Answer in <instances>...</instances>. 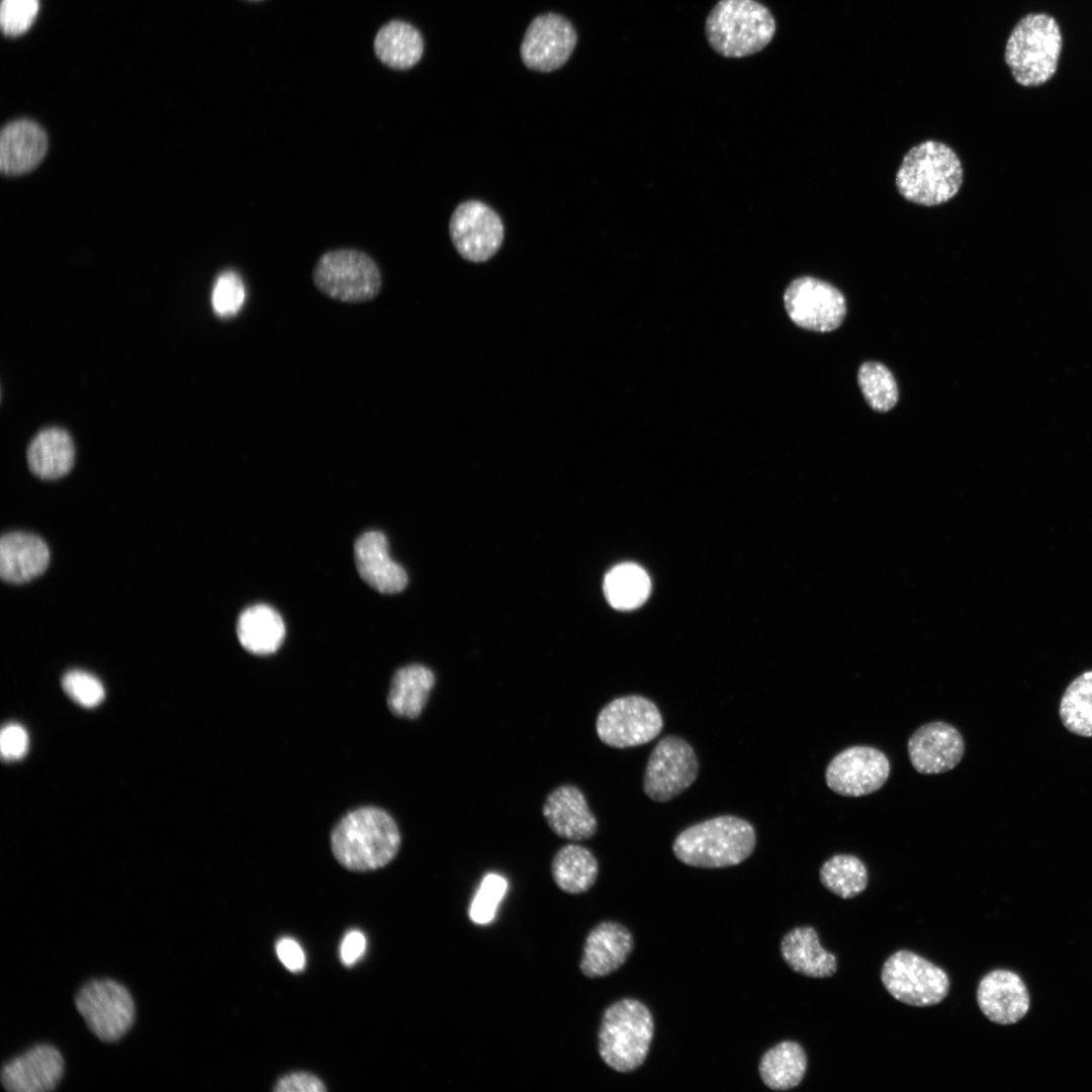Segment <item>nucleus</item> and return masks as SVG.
I'll use <instances>...</instances> for the list:
<instances>
[{
	"label": "nucleus",
	"instance_id": "nucleus-1",
	"mask_svg": "<svg viewBox=\"0 0 1092 1092\" xmlns=\"http://www.w3.org/2000/svg\"><path fill=\"white\" fill-rule=\"evenodd\" d=\"M400 841L394 819L385 810L371 806L350 811L331 833L334 856L355 872L384 867L398 852Z\"/></svg>",
	"mask_w": 1092,
	"mask_h": 1092
},
{
	"label": "nucleus",
	"instance_id": "nucleus-2",
	"mask_svg": "<svg viewBox=\"0 0 1092 1092\" xmlns=\"http://www.w3.org/2000/svg\"><path fill=\"white\" fill-rule=\"evenodd\" d=\"M963 184V167L943 143L925 141L904 156L896 175L899 193L908 201L934 206L950 200Z\"/></svg>",
	"mask_w": 1092,
	"mask_h": 1092
},
{
	"label": "nucleus",
	"instance_id": "nucleus-3",
	"mask_svg": "<svg viewBox=\"0 0 1092 1092\" xmlns=\"http://www.w3.org/2000/svg\"><path fill=\"white\" fill-rule=\"evenodd\" d=\"M755 846L753 826L735 816H718L692 825L673 842V853L681 862L705 869L735 866L745 860Z\"/></svg>",
	"mask_w": 1092,
	"mask_h": 1092
},
{
	"label": "nucleus",
	"instance_id": "nucleus-4",
	"mask_svg": "<svg viewBox=\"0 0 1092 1092\" xmlns=\"http://www.w3.org/2000/svg\"><path fill=\"white\" fill-rule=\"evenodd\" d=\"M776 29L771 12L756 0H719L705 23L710 47L724 58H743L762 51Z\"/></svg>",
	"mask_w": 1092,
	"mask_h": 1092
},
{
	"label": "nucleus",
	"instance_id": "nucleus-5",
	"mask_svg": "<svg viewBox=\"0 0 1092 1092\" xmlns=\"http://www.w3.org/2000/svg\"><path fill=\"white\" fill-rule=\"evenodd\" d=\"M1062 34L1054 17L1028 14L1012 29L1005 47V62L1014 80L1024 87L1046 83L1056 73Z\"/></svg>",
	"mask_w": 1092,
	"mask_h": 1092
},
{
	"label": "nucleus",
	"instance_id": "nucleus-6",
	"mask_svg": "<svg viewBox=\"0 0 1092 1092\" xmlns=\"http://www.w3.org/2000/svg\"><path fill=\"white\" fill-rule=\"evenodd\" d=\"M653 1031V1018L648 1008L636 999H621L611 1004L602 1016L599 1054L613 1070L631 1072L644 1063Z\"/></svg>",
	"mask_w": 1092,
	"mask_h": 1092
},
{
	"label": "nucleus",
	"instance_id": "nucleus-7",
	"mask_svg": "<svg viewBox=\"0 0 1092 1092\" xmlns=\"http://www.w3.org/2000/svg\"><path fill=\"white\" fill-rule=\"evenodd\" d=\"M311 278L320 292L344 303L370 301L382 287L381 272L374 259L351 248L324 253L314 264Z\"/></svg>",
	"mask_w": 1092,
	"mask_h": 1092
},
{
	"label": "nucleus",
	"instance_id": "nucleus-8",
	"mask_svg": "<svg viewBox=\"0 0 1092 1092\" xmlns=\"http://www.w3.org/2000/svg\"><path fill=\"white\" fill-rule=\"evenodd\" d=\"M881 980L892 997L916 1007L940 1003L950 985L942 969L907 949L898 950L885 961Z\"/></svg>",
	"mask_w": 1092,
	"mask_h": 1092
},
{
	"label": "nucleus",
	"instance_id": "nucleus-9",
	"mask_svg": "<svg viewBox=\"0 0 1092 1092\" xmlns=\"http://www.w3.org/2000/svg\"><path fill=\"white\" fill-rule=\"evenodd\" d=\"M75 1006L89 1030L104 1042L119 1040L135 1019L129 991L112 979L86 983L75 997Z\"/></svg>",
	"mask_w": 1092,
	"mask_h": 1092
},
{
	"label": "nucleus",
	"instance_id": "nucleus-10",
	"mask_svg": "<svg viewBox=\"0 0 1092 1092\" xmlns=\"http://www.w3.org/2000/svg\"><path fill=\"white\" fill-rule=\"evenodd\" d=\"M663 726L656 705L641 696L613 700L599 713L596 731L602 742L615 748H628L653 740Z\"/></svg>",
	"mask_w": 1092,
	"mask_h": 1092
},
{
	"label": "nucleus",
	"instance_id": "nucleus-11",
	"mask_svg": "<svg viewBox=\"0 0 1092 1092\" xmlns=\"http://www.w3.org/2000/svg\"><path fill=\"white\" fill-rule=\"evenodd\" d=\"M788 315L798 327L814 332L839 328L846 315V301L839 289L821 279H794L784 294Z\"/></svg>",
	"mask_w": 1092,
	"mask_h": 1092
},
{
	"label": "nucleus",
	"instance_id": "nucleus-12",
	"mask_svg": "<svg viewBox=\"0 0 1092 1092\" xmlns=\"http://www.w3.org/2000/svg\"><path fill=\"white\" fill-rule=\"evenodd\" d=\"M698 770L693 747L680 737L666 736L656 744L648 758L644 792L653 801H669L696 781Z\"/></svg>",
	"mask_w": 1092,
	"mask_h": 1092
},
{
	"label": "nucleus",
	"instance_id": "nucleus-13",
	"mask_svg": "<svg viewBox=\"0 0 1092 1092\" xmlns=\"http://www.w3.org/2000/svg\"><path fill=\"white\" fill-rule=\"evenodd\" d=\"M449 233L457 252L470 262L487 261L499 250L504 241V224L490 206L468 200L453 211Z\"/></svg>",
	"mask_w": 1092,
	"mask_h": 1092
},
{
	"label": "nucleus",
	"instance_id": "nucleus-14",
	"mask_svg": "<svg viewBox=\"0 0 1092 1092\" xmlns=\"http://www.w3.org/2000/svg\"><path fill=\"white\" fill-rule=\"evenodd\" d=\"M890 775V761L880 749L866 745L850 746L828 763L825 781L828 788L844 797H861L880 790Z\"/></svg>",
	"mask_w": 1092,
	"mask_h": 1092
},
{
	"label": "nucleus",
	"instance_id": "nucleus-15",
	"mask_svg": "<svg viewBox=\"0 0 1092 1092\" xmlns=\"http://www.w3.org/2000/svg\"><path fill=\"white\" fill-rule=\"evenodd\" d=\"M575 44L572 24L561 15L545 13L529 24L521 44V57L529 69L551 72L568 61Z\"/></svg>",
	"mask_w": 1092,
	"mask_h": 1092
},
{
	"label": "nucleus",
	"instance_id": "nucleus-16",
	"mask_svg": "<svg viewBox=\"0 0 1092 1092\" xmlns=\"http://www.w3.org/2000/svg\"><path fill=\"white\" fill-rule=\"evenodd\" d=\"M914 769L922 775H936L954 768L962 760L965 742L961 732L943 721H933L917 728L907 743Z\"/></svg>",
	"mask_w": 1092,
	"mask_h": 1092
},
{
	"label": "nucleus",
	"instance_id": "nucleus-17",
	"mask_svg": "<svg viewBox=\"0 0 1092 1092\" xmlns=\"http://www.w3.org/2000/svg\"><path fill=\"white\" fill-rule=\"evenodd\" d=\"M64 1059L51 1044H36L4 1064L1 1083L12 1092L54 1090L64 1075Z\"/></svg>",
	"mask_w": 1092,
	"mask_h": 1092
},
{
	"label": "nucleus",
	"instance_id": "nucleus-18",
	"mask_svg": "<svg viewBox=\"0 0 1092 1092\" xmlns=\"http://www.w3.org/2000/svg\"><path fill=\"white\" fill-rule=\"evenodd\" d=\"M977 1002L990 1021L1002 1025L1018 1022L1030 1006L1029 993L1021 977L1005 969L993 970L981 979Z\"/></svg>",
	"mask_w": 1092,
	"mask_h": 1092
},
{
	"label": "nucleus",
	"instance_id": "nucleus-19",
	"mask_svg": "<svg viewBox=\"0 0 1092 1092\" xmlns=\"http://www.w3.org/2000/svg\"><path fill=\"white\" fill-rule=\"evenodd\" d=\"M354 559L360 577L381 594H396L405 588L408 578L403 567L388 553V542L380 531H367L354 543Z\"/></svg>",
	"mask_w": 1092,
	"mask_h": 1092
},
{
	"label": "nucleus",
	"instance_id": "nucleus-20",
	"mask_svg": "<svg viewBox=\"0 0 1092 1092\" xmlns=\"http://www.w3.org/2000/svg\"><path fill=\"white\" fill-rule=\"evenodd\" d=\"M549 828L559 837L580 841L592 838L598 822L583 793L575 786L562 785L551 791L542 807Z\"/></svg>",
	"mask_w": 1092,
	"mask_h": 1092
},
{
	"label": "nucleus",
	"instance_id": "nucleus-21",
	"mask_svg": "<svg viewBox=\"0 0 1092 1092\" xmlns=\"http://www.w3.org/2000/svg\"><path fill=\"white\" fill-rule=\"evenodd\" d=\"M633 948L631 932L621 923L603 921L586 935L579 962L587 978H601L617 971Z\"/></svg>",
	"mask_w": 1092,
	"mask_h": 1092
},
{
	"label": "nucleus",
	"instance_id": "nucleus-22",
	"mask_svg": "<svg viewBox=\"0 0 1092 1092\" xmlns=\"http://www.w3.org/2000/svg\"><path fill=\"white\" fill-rule=\"evenodd\" d=\"M48 150L43 128L29 119L7 123L0 134V170L6 175H20L34 169Z\"/></svg>",
	"mask_w": 1092,
	"mask_h": 1092
},
{
	"label": "nucleus",
	"instance_id": "nucleus-23",
	"mask_svg": "<svg viewBox=\"0 0 1092 1092\" xmlns=\"http://www.w3.org/2000/svg\"><path fill=\"white\" fill-rule=\"evenodd\" d=\"M50 551L38 536L11 532L0 541V574L10 583L27 582L40 575L48 567Z\"/></svg>",
	"mask_w": 1092,
	"mask_h": 1092
},
{
	"label": "nucleus",
	"instance_id": "nucleus-24",
	"mask_svg": "<svg viewBox=\"0 0 1092 1092\" xmlns=\"http://www.w3.org/2000/svg\"><path fill=\"white\" fill-rule=\"evenodd\" d=\"M781 953L793 971L806 977L827 978L837 971L836 957L823 948L811 926L790 930L782 939Z\"/></svg>",
	"mask_w": 1092,
	"mask_h": 1092
},
{
	"label": "nucleus",
	"instance_id": "nucleus-25",
	"mask_svg": "<svg viewBox=\"0 0 1092 1092\" xmlns=\"http://www.w3.org/2000/svg\"><path fill=\"white\" fill-rule=\"evenodd\" d=\"M436 682L433 671L422 664H410L397 669L387 695L389 711L396 717L415 720L426 707Z\"/></svg>",
	"mask_w": 1092,
	"mask_h": 1092
},
{
	"label": "nucleus",
	"instance_id": "nucleus-26",
	"mask_svg": "<svg viewBox=\"0 0 1092 1092\" xmlns=\"http://www.w3.org/2000/svg\"><path fill=\"white\" fill-rule=\"evenodd\" d=\"M241 645L250 653L268 655L276 652L285 637V625L272 607L258 604L246 608L237 621Z\"/></svg>",
	"mask_w": 1092,
	"mask_h": 1092
},
{
	"label": "nucleus",
	"instance_id": "nucleus-27",
	"mask_svg": "<svg viewBox=\"0 0 1092 1092\" xmlns=\"http://www.w3.org/2000/svg\"><path fill=\"white\" fill-rule=\"evenodd\" d=\"M75 449L69 434L51 428L39 432L27 449V463L33 474L44 479L59 478L74 464Z\"/></svg>",
	"mask_w": 1092,
	"mask_h": 1092
},
{
	"label": "nucleus",
	"instance_id": "nucleus-28",
	"mask_svg": "<svg viewBox=\"0 0 1092 1092\" xmlns=\"http://www.w3.org/2000/svg\"><path fill=\"white\" fill-rule=\"evenodd\" d=\"M599 863L594 853L579 844H566L559 848L551 861V875L555 885L567 894H581L595 884Z\"/></svg>",
	"mask_w": 1092,
	"mask_h": 1092
},
{
	"label": "nucleus",
	"instance_id": "nucleus-29",
	"mask_svg": "<svg viewBox=\"0 0 1092 1092\" xmlns=\"http://www.w3.org/2000/svg\"><path fill=\"white\" fill-rule=\"evenodd\" d=\"M374 50L386 66L406 70L420 61L424 43L417 28L406 22L394 20L386 23L377 32Z\"/></svg>",
	"mask_w": 1092,
	"mask_h": 1092
},
{
	"label": "nucleus",
	"instance_id": "nucleus-30",
	"mask_svg": "<svg viewBox=\"0 0 1092 1092\" xmlns=\"http://www.w3.org/2000/svg\"><path fill=\"white\" fill-rule=\"evenodd\" d=\"M758 1070L768 1088L778 1091L795 1088L806 1074L805 1051L795 1041H782L762 1056Z\"/></svg>",
	"mask_w": 1092,
	"mask_h": 1092
},
{
	"label": "nucleus",
	"instance_id": "nucleus-31",
	"mask_svg": "<svg viewBox=\"0 0 1092 1092\" xmlns=\"http://www.w3.org/2000/svg\"><path fill=\"white\" fill-rule=\"evenodd\" d=\"M603 589L608 603L614 609L630 611L645 603L651 583L642 567L627 562L614 566L606 574Z\"/></svg>",
	"mask_w": 1092,
	"mask_h": 1092
},
{
	"label": "nucleus",
	"instance_id": "nucleus-32",
	"mask_svg": "<svg viewBox=\"0 0 1092 1092\" xmlns=\"http://www.w3.org/2000/svg\"><path fill=\"white\" fill-rule=\"evenodd\" d=\"M1059 713L1070 732L1092 737V670L1083 672L1068 686Z\"/></svg>",
	"mask_w": 1092,
	"mask_h": 1092
},
{
	"label": "nucleus",
	"instance_id": "nucleus-33",
	"mask_svg": "<svg viewBox=\"0 0 1092 1092\" xmlns=\"http://www.w3.org/2000/svg\"><path fill=\"white\" fill-rule=\"evenodd\" d=\"M819 877L827 890L842 899H850L862 893L869 880L866 864L851 854L831 856L822 864Z\"/></svg>",
	"mask_w": 1092,
	"mask_h": 1092
},
{
	"label": "nucleus",
	"instance_id": "nucleus-34",
	"mask_svg": "<svg viewBox=\"0 0 1092 1092\" xmlns=\"http://www.w3.org/2000/svg\"><path fill=\"white\" fill-rule=\"evenodd\" d=\"M858 385L869 405L886 413L898 401V385L892 372L882 363L869 361L860 365Z\"/></svg>",
	"mask_w": 1092,
	"mask_h": 1092
},
{
	"label": "nucleus",
	"instance_id": "nucleus-35",
	"mask_svg": "<svg viewBox=\"0 0 1092 1092\" xmlns=\"http://www.w3.org/2000/svg\"><path fill=\"white\" fill-rule=\"evenodd\" d=\"M508 889L507 880L489 873L482 879L469 909V917L476 924H487L495 915L496 908Z\"/></svg>",
	"mask_w": 1092,
	"mask_h": 1092
},
{
	"label": "nucleus",
	"instance_id": "nucleus-36",
	"mask_svg": "<svg viewBox=\"0 0 1092 1092\" xmlns=\"http://www.w3.org/2000/svg\"><path fill=\"white\" fill-rule=\"evenodd\" d=\"M64 692L77 704L84 708L98 706L105 697L102 682L90 672L74 669L64 674L62 678Z\"/></svg>",
	"mask_w": 1092,
	"mask_h": 1092
},
{
	"label": "nucleus",
	"instance_id": "nucleus-37",
	"mask_svg": "<svg viewBox=\"0 0 1092 1092\" xmlns=\"http://www.w3.org/2000/svg\"><path fill=\"white\" fill-rule=\"evenodd\" d=\"M244 299L245 287L241 277L233 271L222 273L211 294L214 311L220 316L234 315L242 307Z\"/></svg>",
	"mask_w": 1092,
	"mask_h": 1092
},
{
	"label": "nucleus",
	"instance_id": "nucleus-38",
	"mask_svg": "<svg viewBox=\"0 0 1092 1092\" xmlns=\"http://www.w3.org/2000/svg\"><path fill=\"white\" fill-rule=\"evenodd\" d=\"M38 0H2L0 24L7 35H18L32 24L38 11Z\"/></svg>",
	"mask_w": 1092,
	"mask_h": 1092
},
{
	"label": "nucleus",
	"instance_id": "nucleus-39",
	"mask_svg": "<svg viewBox=\"0 0 1092 1092\" xmlns=\"http://www.w3.org/2000/svg\"><path fill=\"white\" fill-rule=\"evenodd\" d=\"M29 737L26 729L15 722L4 725L0 733V751L7 761L21 759L27 752Z\"/></svg>",
	"mask_w": 1092,
	"mask_h": 1092
},
{
	"label": "nucleus",
	"instance_id": "nucleus-40",
	"mask_svg": "<svg viewBox=\"0 0 1092 1092\" xmlns=\"http://www.w3.org/2000/svg\"><path fill=\"white\" fill-rule=\"evenodd\" d=\"M326 1090L324 1083L317 1077L304 1072L288 1074L280 1078L274 1087L276 1092H323Z\"/></svg>",
	"mask_w": 1092,
	"mask_h": 1092
},
{
	"label": "nucleus",
	"instance_id": "nucleus-41",
	"mask_svg": "<svg viewBox=\"0 0 1092 1092\" xmlns=\"http://www.w3.org/2000/svg\"><path fill=\"white\" fill-rule=\"evenodd\" d=\"M276 952L281 963L291 972L304 968L305 957L300 945L292 938H281L276 944Z\"/></svg>",
	"mask_w": 1092,
	"mask_h": 1092
},
{
	"label": "nucleus",
	"instance_id": "nucleus-42",
	"mask_svg": "<svg viewBox=\"0 0 1092 1092\" xmlns=\"http://www.w3.org/2000/svg\"><path fill=\"white\" fill-rule=\"evenodd\" d=\"M366 948V938L364 934L359 930H352L344 937L340 956L341 961L345 966L354 965L364 953Z\"/></svg>",
	"mask_w": 1092,
	"mask_h": 1092
}]
</instances>
